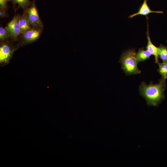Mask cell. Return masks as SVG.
Here are the masks:
<instances>
[{"label":"cell","mask_w":167,"mask_h":167,"mask_svg":"<svg viewBox=\"0 0 167 167\" xmlns=\"http://www.w3.org/2000/svg\"><path fill=\"white\" fill-rule=\"evenodd\" d=\"M14 6L18 4V9L19 7H21L23 10L28 8L31 5L32 2L30 0H11Z\"/></svg>","instance_id":"8fae6325"},{"label":"cell","mask_w":167,"mask_h":167,"mask_svg":"<svg viewBox=\"0 0 167 167\" xmlns=\"http://www.w3.org/2000/svg\"><path fill=\"white\" fill-rule=\"evenodd\" d=\"M165 86L166 80L161 78L157 84L150 83L147 85L143 82L139 90L140 94L145 98L148 105L157 106L165 97Z\"/></svg>","instance_id":"6da1fadb"},{"label":"cell","mask_w":167,"mask_h":167,"mask_svg":"<svg viewBox=\"0 0 167 167\" xmlns=\"http://www.w3.org/2000/svg\"><path fill=\"white\" fill-rule=\"evenodd\" d=\"M9 16L8 13L6 12V11L0 8V17H7Z\"/></svg>","instance_id":"2e32d148"},{"label":"cell","mask_w":167,"mask_h":167,"mask_svg":"<svg viewBox=\"0 0 167 167\" xmlns=\"http://www.w3.org/2000/svg\"><path fill=\"white\" fill-rule=\"evenodd\" d=\"M19 25L20 29V34L28 30L32 27L26 9L24 10L23 15H20Z\"/></svg>","instance_id":"ba28073f"},{"label":"cell","mask_w":167,"mask_h":167,"mask_svg":"<svg viewBox=\"0 0 167 167\" xmlns=\"http://www.w3.org/2000/svg\"><path fill=\"white\" fill-rule=\"evenodd\" d=\"M0 47V61L1 63L8 62L11 58L14 48L8 40L1 41Z\"/></svg>","instance_id":"8992f818"},{"label":"cell","mask_w":167,"mask_h":167,"mask_svg":"<svg viewBox=\"0 0 167 167\" xmlns=\"http://www.w3.org/2000/svg\"><path fill=\"white\" fill-rule=\"evenodd\" d=\"M135 50L129 49L124 52L119 60L122 68L126 75L139 74L141 72L137 67V62L135 57Z\"/></svg>","instance_id":"7a4b0ae2"},{"label":"cell","mask_w":167,"mask_h":167,"mask_svg":"<svg viewBox=\"0 0 167 167\" xmlns=\"http://www.w3.org/2000/svg\"><path fill=\"white\" fill-rule=\"evenodd\" d=\"M19 14L15 15L6 27L10 32L11 39L13 41H17L18 39L19 36L20 34L19 25Z\"/></svg>","instance_id":"5b68a950"},{"label":"cell","mask_w":167,"mask_h":167,"mask_svg":"<svg viewBox=\"0 0 167 167\" xmlns=\"http://www.w3.org/2000/svg\"><path fill=\"white\" fill-rule=\"evenodd\" d=\"M31 26L43 29V24L40 19L38 13L35 0H32L30 6L26 9Z\"/></svg>","instance_id":"277c9868"},{"label":"cell","mask_w":167,"mask_h":167,"mask_svg":"<svg viewBox=\"0 0 167 167\" xmlns=\"http://www.w3.org/2000/svg\"><path fill=\"white\" fill-rule=\"evenodd\" d=\"M151 55L147 50H145L144 48H141L136 53L135 57L138 63L149 59Z\"/></svg>","instance_id":"30bf717a"},{"label":"cell","mask_w":167,"mask_h":167,"mask_svg":"<svg viewBox=\"0 0 167 167\" xmlns=\"http://www.w3.org/2000/svg\"><path fill=\"white\" fill-rule=\"evenodd\" d=\"M10 32L5 27H0V40L1 41H6L11 38Z\"/></svg>","instance_id":"5bb4252c"},{"label":"cell","mask_w":167,"mask_h":167,"mask_svg":"<svg viewBox=\"0 0 167 167\" xmlns=\"http://www.w3.org/2000/svg\"><path fill=\"white\" fill-rule=\"evenodd\" d=\"M159 48V56L163 62H167V47L160 44Z\"/></svg>","instance_id":"4fadbf2b"},{"label":"cell","mask_w":167,"mask_h":167,"mask_svg":"<svg viewBox=\"0 0 167 167\" xmlns=\"http://www.w3.org/2000/svg\"><path fill=\"white\" fill-rule=\"evenodd\" d=\"M43 29L31 27L29 29L21 34V43L27 44L36 41L40 36Z\"/></svg>","instance_id":"3957f363"},{"label":"cell","mask_w":167,"mask_h":167,"mask_svg":"<svg viewBox=\"0 0 167 167\" xmlns=\"http://www.w3.org/2000/svg\"><path fill=\"white\" fill-rule=\"evenodd\" d=\"M159 66L158 71L162 76V78L166 79L167 78V62L157 63Z\"/></svg>","instance_id":"7c38bea8"},{"label":"cell","mask_w":167,"mask_h":167,"mask_svg":"<svg viewBox=\"0 0 167 167\" xmlns=\"http://www.w3.org/2000/svg\"><path fill=\"white\" fill-rule=\"evenodd\" d=\"M146 34L148 40L147 45L146 47L147 50L152 55H153L154 56L155 62L157 64L159 62V48L154 45L151 41L149 35L148 21L147 31Z\"/></svg>","instance_id":"52a82bcc"},{"label":"cell","mask_w":167,"mask_h":167,"mask_svg":"<svg viewBox=\"0 0 167 167\" xmlns=\"http://www.w3.org/2000/svg\"><path fill=\"white\" fill-rule=\"evenodd\" d=\"M151 13H163L162 11H153L151 10L147 4V0H144L138 11L129 16V18H133L138 15L147 16Z\"/></svg>","instance_id":"9c48e42d"},{"label":"cell","mask_w":167,"mask_h":167,"mask_svg":"<svg viewBox=\"0 0 167 167\" xmlns=\"http://www.w3.org/2000/svg\"><path fill=\"white\" fill-rule=\"evenodd\" d=\"M11 0H0V8L6 11L8 9L7 3Z\"/></svg>","instance_id":"9a60e30c"}]
</instances>
